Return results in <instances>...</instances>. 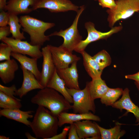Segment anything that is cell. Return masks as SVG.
Returning <instances> with one entry per match:
<instances>
[{
	"label": "cell",
	"mask_w": 139,
	"mask_h": 139,
	"mask_svg": "<svg viewBox=\"0 0 139 139\" xmlns=\"http://www.w3.org/2000/svg\"><path fill=\"white\" fill-rule=\"evenodd\" d=\"M57 116L46 108L38 106L30 127L36 138H49L57 134Z\"/></svg>",
	"instance_id": "6da1fadb"
},
{
	"label": "cell",
	"mask_w": 139,
	"mask_h": 139,
	"mask_svg": "<svg viewBox=\"0 0 139 139\" xmlns=\"http://www.w3.org/2000/svg\"><path fill=\"white\" fill-rule=\"evenodd\" d=\"M31 102L46 108L57 116L62 113L67 112L72 108V105L62 95L47 87L38 91L32 98Z\"/></svg>",
	"instance_id": "7a4b0ae2"
},
{
	"label": "cell",
	"mask_w": 139,
	"mask_h": 139,
	"mask_svg": "<svg viewBox=\"0 0 139 139\" xmlns=\"http://www.w3.org/2000/svg\"><path fill=\"white\" fill-rule=\"evenodd\" d=\"M19 21L22 30L29 35L30 43L33 45L41 46L49 41L50 37L45 35V33L55 25L54 23L45 22L27 15L20 16Z\"/></svg>",
	"instance_id": "3957f363"
},
{
	"label": "cell",
	"mask_w": 139,
	"mask_h": 139,
	"mask_svg": "<svg viewBox=\"0 0 139 139\" xmlns=\"http://www.w3.org/2000/svg\"><path fill=\"white\" fill-rule=\"evenodd\" d=\"M116 6L107 9V21L109 27L112 28L115 23L121 20H125L139 12V0H116Z\"/></svg>",
	"instance_id": "277c9868"
},
{
	"label": "cell",
	"mask_w": 139,
	"mask_h": 139,
	"mask_svg": "<svg viewBox=\"0 0 139 139\" xmlns=\"http://www.w3.org/2000/svg\"><path fill=\"white\" fill-rule=\"evenodd\" d=\"M73 100L72 108L73 112L85 114L91 111L94 113L96 107L94 100L91 96L87 85L82 90L69 89L66 87Z\"/></svg>",
	"instance_id": "5b68a950"
},
{
	"label": "cell",
	"mask_w": 139,
	"mask_h": 139,
	"mask_svg": "<svg viewBox=\"0 0 139 139\" xmlns=\"http://www.w3.org/2000/svg\"><path fill=\"white\" fill-rule=\"evenodd\" d=\"M85 8L84 5L80 6L72 24L70 27L64 30L55 31L49 35V37L57 36L62 37L64 41L61 45L72 52L82 40V36L80 35L77 29V25L80 15Z\"/></svg>",
	"instance_id": "8992f818"
},
{
	"label": "cell",
	"mask_w": 139,
	"mask_h": 139,
	"mask_svg": "<svg viewBox=\"0 0 139 139\" xmlns=\"http://www.w3.org/2000/svg\"><path fill=\"white\" fill-rule=\"evenodd\" d=\"M85 27L87 31V36L85 40L80 42L74 50L80 53L84 50L90 43L101 39L107 40L113 34L120 31L123 28V26L120 25L112 28L108 32H102L96 30L94 24L90 21L85 23Z\"/></svg>",
	"instance_id": "52a82bcc"
},
{
	"label": "cell",
	"mask_w": 139,
	"mask_h": 139,
	"mask_svg": "<svg viewBox=\"0 0 139 139\" xmlns=\"http://www.w3.org/2000/svg\"><path fill=\"white\" fill-rule=\"evenodd\" d=\"M53 60L57 69L68 67L70 64L77 62L81 58L62 45L56 47L49 45Z\"/></svg>",
	"instance_id": "ba28073f"
},
{
	"label": "cell",
	"mask_w": 139,
	"mask_h": 139,
	"mask_svg": "<svg viewBox=\"0 0 139 139\" xmlns=\"http://www.w3.org/2000/svg\"><path fill=\"white\" fill-rule=\"evenodd\" d=\"M2 41L11 47L12 52L27 55L37 59L42 57V52L40 50L41 46L33 45L27 41H22L12 37H6Z\"/></svg>",
	"instance_id": "9c48e42d"
},
{
	"label": "cell",
	"mask_w": 139,
	"mask_h": 139,
	"mask_svg": "<svg viewBox=\"0 0 139 139\" xmlns=\"http://www.w3.org/2000/svg\"><path fill=\"white\" fill-rule=\"evenodd\" d=\"M80 7L73 4L70 0H37L32 8L34 11L38 8H45L52 13L70 11L77 12Z\"/></svg>",
	"instance_id": "30bf717a"
},
{
	"label": "cell",
	"mask_w": 139,
	"mask_h": 139,
	"mask_svg": "<svg viewBox=\"0 0 139 139\" xmlns=\"http://www.w3.org/2000/svg\"><path fill=\"white\" fill-rule=\"evenodd\" d=\"M41 50L43 61L39 82L45 88L47 87L56 68L53 60L49 45L42 48Z\"/></svg>",
	"instance_id": "8fae6325"
},
{
	"label": "cell",
	"mask_w": 139,
	"mask_h": 139,
	"mask_svg": "<svg viewBox=\"0 0 139 139\" xmlns=\"http://www.w3.org/2000/svg\"><path fill=\"white\" fill-rule=\"evenodd\" d=\"M74 123L80 139H101L99 129L95 122L86 120Z\"/></svg>",
	"instance_id": "7c38bea8"
},
{
	"label": "cell",
	"mask_w": 139,
	"mask_h": 139,
	"mask_svg": "<svg viewBox=\"0 0 139 139\" xmlns=\"http://www.w3.org/2000/svg\"><path fill=\"white\" fill-rule=\"evenodd\" d=\"M20 67L23 72V80L21 87L16 91V95L22 98L33 90L44 88L32 73L21 65Z\"/></svg>",
	"instance_id": "4fadbf2b"
},
{
	"label": "cell",
	"mask_w": 139,
	"mask_h": 139,
	"mask_svg": "<svg viewBox=\"0 0 139 139\" xmlns=\"http://www.w3.org/2000/svg\"><path fill=\"white\" fill-rule=\"evenodd\" d=\"M77 62H76L73 63L70 67L63 69H56V71L58 75L64 81L67 88L80 90Z\"/></svg>",
	"instance_id": "5bb4252c"
},
{
	"label": "cell",
	"mask_w": 139,
	"mask_h": 139,
	"mask_svg": "<svg viewBox=\"0 0 139 139\" xmlns=\"http://www.w3.org/2000/svg\"><path fill=\"white\" fill-rule=\"evenodd\" d=\"M129 92V90L128 88H125L123 90L121 98L115 102L112 107L120 111L125 109L127 113H133L136 118V122L138 123L137 125H139V107L131 100Z\"/></svg>",
	"instance_id": "9a60e30c"
},
{
	"label": "cell",
	"mask_w": 139,
	"mask_h": 139,
	"mask_svg": "<svg viewBox=\"0 0 139 139\" xmlns=\"http://www.w3.org/2000/svg\"><path fill=\"white\" fill-rule=\"evenodd\" d=\"M58 126L61 127L65 124H71L80 121L88 120L100 122L101 119L98 116L94 115L91 111L85 114L62 113L57 116Z\"/></svg>",
	"instance_id": "2e32d148"
},
{
	"label": "cell",
	"mask_w": 139,
	"mask_h": 139,
	"mask_svg": "<svg viewBox=\"0 0 139 139\" xmlns=\"http://www.w3.org/2000/svg\"><path fill=\"white\" fill-rule=\"evenodd\" d=\"M37 0H8L6 11L17 15L28 14L33 11L32 8Z\"/></svg>",
	"instance_id": "e0dca14e"
},
{
	"label": "cell",
	"mask_w": 139,
	"mask_h": 139,
	"mask_svg": "<svg viewBox=\"0 0 139 139\" xmlns=\"http://www.w3.org/2000/svg\"><path fill=\"white\" fill-rule=\"evenodd\" d=\"M33 112L32 110L22 111L20 109H3L0 110V115L30 127L31 122L28 119L33 117V115L32 114Z\"/></svg>",
	"instance_id": "ac0fdd59"
},
{
	"label": "cell",
	"mask_w": 139,
	"mask_h": 139,
	"mask_svg": "<svg viewBox=\"0 0 139 139\" xmlns=\"http://www.w3.org/2000/svg\"><path fill=\"white\" fill-rule=\"evenodd\" d=\"M19 69L17 62L13 59L0 63V77L4 84H8L14 79L15 73Z\"/></svg>",
	"instance_id": "d6986e66"
},
{
	"label": "cell",
	"mask_w": 139,
	"mask_h": 139,
	"mask_svg": "<svg viewBox=\"0 0 139 139\" xmlns=\"http://www.w3.org/2000/svg\"><path fill=\"white\" fill-rule=\"evenodd\" d=\"M11 56L16 60L20 64L21 66L32 73L39 81L41 72L37 66V59L30 58L25 55L12 52Z\"/></svg>",
	"instance_id": "ffe728a7"
},
{
	"label": "cell",
	"mask_w": 139,
	"mask_h": 139,
	"mask_svg": "<svg viewBox=\"0 0 139 139\" xmlns=\"http://www.w3.org/2000/svg\"><path fill=\"white\" fill-rule=\"evenodd\" d=\"M85 69L92 79L101 77L103 70L91 56L85 50L81 52Z\"/></svg>",
	"instance_id": "44dd1931"
},
{
	"label": "cell",
	"mask_w": 139,
	"mask_h": 139,
	"mask_svg": "<svg viewBox=\"0 0 139 139\" xmlns=\"http://www.w3.org/2000/svg\"><path fill=\"white\" fill-rule=\"evenodd\" d=\"M90 95L94 100L100 99L106 93L109 88L101 77L92 79L86 83Z\"/></svg>",
	"instance_id": "7402d4cb"
},
{
	"label": "cell",
	"mask_w": 139,
	"mask_h": 139,
	"mask_svg": "<svg viewBox=\"0 0 139 139\" xmlns=\"http://www.w3.org/2000/svg\"><path fill=\"white\" fill-rule=\"evenodd\" d=\"M64 81L58 75L56 70L53 76L48 82L47 87L52 88L62 95L70 103H73L72 97L68 92Z\"/></svg>",
	"instance_id": "603a6c76"
},
{
	"label": "cell",
	"mask_w": 139,
	"mask_h": 139,
	"mask_svg": "<svg viewBox=\"0 0 139 139\" xmlns=\"http://www.w3.org/2000/svg\"><path fill=\"white\" fill-rule=\"evenodd\" d=\"M97 124L99 129L101 139H119L126 133L125 130L121 129L119 124H117L110 129H106Z\"/></svg>",
	"instance_id": "cb8c5ba5"
},
{
	"label": "cell",
	"mask_w": 139,
	"mask_h": 139,
	"mask_svg": "<svg viewBox=\"0 0 139 139\" xmlns=\"http://www.w3.org/2000/svg\"><path fill=\"white\" fill-rule=\"evenodd\" d=\"M123 90L121 88H109L100 99L101 103L106 106H112L119 98L122 95Z\"/></svg>",
	"instance_id": "d4e9b609"
},
{
	"label": "cell",
	"mask_w": 139,
	"mask_h": 139,
	"mask_svg": "<svg viewBox=\"0 0 139 139\" xmlns=\"http://www.w3.org/2000/svg\"><path fill=\"white\" fill-rule=\"evenodd\" d=\"M9 14L10 20L8 25L10 28L12 37L15 39L21 40L25 39L23 33H21L20 31L21 25L20 24L19 18L18 15L10 13Z\"/></svg>",
	"instance_id": "484cf974"
},
{
	"label": "cell",
	"mask_w": 139,
	"mask_h": 139,
	"mask_svg": "<svg viewBox=\"0 0 139 139\" xmlns=\"http://www.w3.org/2000/svg\"><path fill=\"white\" fill-rule=\"evenodd\" d=\"M21 100L6 94L0 91V107L3 109H20L22 106Z\"/></svg>",
	"instance_id": "4316f807"
},
{
	"label": "cell",
	"mask_w": 139,
	"mask_h": 139,
	"mask_svg": "<svg viewBox=\"0 0 139 139\" xmlns=\"http://www.w3.org/2000/svg\"><path fill=\"white\" fill-rule=\"evenodd\" d=\"M92 57L102 70L111 64V57L108 53L105 50L100 51Z\"/></svg>",
	"instance_id": "83f0119b"
},
{
	"label": "cell",
	"mask_w": 139,
	"mask_h": 139,
	"mask_svg": "<svg viewBox=\"0 0 139 139\" xmlns=\"http://www.w3.org/2000/svg\"><path fill=\"white\" fill-rule=\"evenodd\" d=\"M12 50L11 47L5 43L0 44V61L10 59V56Z\"/></svg>",
	"instance_id": "f1b7e54d"
},
{
	"label": "cell",
	"mask_w": 139,
	"mask_h": 139,
	"mask_svg": "<svg viewBox=\"0 0 139 139\" xmlns=\"http://www.w3.org/2000/svg\"><path fill=\"white\" fill-rule=\"evenodd\" d=\"M17 89L14 84L8 87L0 84V91L11 97L16 98L14 95H16L15 92Z\"/></svg>",
	"instance_id": "f546056e"
},
{
	"label": "cell",
	"mask_w": 139,
	"mask_h": 139,
	"mask_svg": "<svg viewBox=\"0 0 139 139\" xmlns=\"http://www.w3.org/2000/svg\"><path fill=\"white\" fill-rule=\"evenodd\" d=\"M0 11V27L7 26L9 22V14L8 12H6L5 10Z\"/></svg>",
	"instance_id": "4dcf8cb0"
},
{
	"label": "cell",
	"mask_w": 139,
	"mask_h": 139,
	"mask_svg": "<svg viewBox=\"0 0 139 139\" xmlns=\"http://www.w3.org/2000/svg\"><path fill=\"white\" fill-rule=\"evenodd\" d=\"M98 1L99 5L103 8L112 9L116 6V1L115 0H98Z\"/></svg>",
	"instance_id": "1f68e13d"
},
{
	"label": "cell",
	"mask_w": 139,
	"mask_h": 139,
	"mask_svg": "<svg viewBox=\"0 0 139 139\" xmlns=\"http://www.w3.org/2000/svg\"><path fill=\"white\" fill-rule=\"evenodd\" d=\"M68 134V139H80L74 123L70 124Z\"/></svg>",
	"instance_id": "d6a6232c"
},
{
	"label": "cell",
	"mask_w": 139,
	"mask_h": 139,
	"mask_svg": "<svg viewBox=\"0 0 139 139\" xmlns=\"http://www.w3.org/2000/svg\"><path fill=\"white\" fill-rule=\"evenodd\" d=\"M70 126H65L63 129L61 133L57 134L50 138L49 139H65L68 134Z\"/></svg>",
	"instance_id": "836d02e7"
},
{
	"label": "cell",
	"mask_w": 139,
	"mask_h": 139,
	"mask_svg": "<svg viewBox=\"0 0 139 139\" xmlns=\"http://www.w3.org/2000/svg\"><path fill=\"white\" fill-rule=\"evenodd\" d=\"M11 33L9 26L1 27H0V40H2L7 37Z\"/></svg>",
	"instance_id": "e575fe53"
},
{
	"label": "cell",
	"mask_w": 139,
	"mask_h": 139,
	"mask_svg": "<svg viewBox=\"0 0 139 139\" xmlns=\"http://www.w3.org/2000/svg\"><path fill=\"white\" fill-rule=\"evenodd\" d=\"M125 77L127 79L133 80L136 82H139V71L133 74L126 75Z\"/></svg>",
	"instance_id": "d590c367"
},
{
	"label": "cell",
	"mask_w": 139,
	"mask_h": 139,
	"mask_svg": "<svg viewBox=\"0 0 139 139\" xmlns=\"http://www.w3.org/2000/svg\"><path fill=\"white\" fill-rule=\"evenodd\" d=\"M6 0H0V10L6 11L7 6Z\"/></svg>",
	"instance_id": "8d00e7d4"
},
{
	"label": "cell",
	"mask_w": 139,
	"mask_h": 139,
	"mask_svg": "<svg viewBox=\"0 0 139 139\" xmlns=\"http://www.w3.org/2000/svg\"><path fill=\"white\" fill-rule=\"evenodd\" d=\"M25 135L27 138L28 139H38L36 137L32 136L28 132H27L25 133Z\"/></svg>",
	"instance_id": "74e56055"
},
{
	"label": "cell",
	"mask_w": 139,
	"mask_h": 139,
	"mask_svg": "<svg viewBox=\"0 0 139 139\" xmlns=\"http://www.w3.org/2000/svg\"><path fill=\"white\" fill-rule=\"evenodd\" d=\"M134 84L139 92V82L135 81Z\"/></svg>",
	"instance_id": "f35d334b"
},
{
	"label": "cell",
	"mask_w": 139,
	"mask_h": 139,
	"mask_svg": "<svg viewBox=\"0 0 139 139\" xmlns=\"http://www.w3.org/2000/svg\"><path fill=\"white\" fill-rule=\"evenodd\" d=\"M10 138L8 137H7L3 135L0 136V139H9Z\"/></svg>",
	"instance_id": "ab89813d"
},
{
	"label": "cell",
	"mask_w": 139,
	"mask_h": 139,
	"mask_svg": "<svg viewBox=\"0 0 139 139\" xmlns=\"http://www.w3.org/2000/svg\"><path fill=\"white\" fill-rule=\"evenodd\" d=\"M94 0L95 1H98V0Z\"/></svg>",
	"instance_id": "60d3db41"
}]
</instances>
